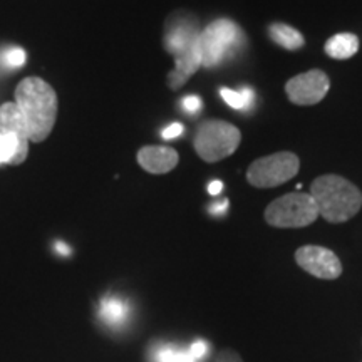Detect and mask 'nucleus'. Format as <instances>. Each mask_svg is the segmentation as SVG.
Listing matches in <instances>:
<instances>
[{"mask_svg":"<svg viewBox=\"0 0 362 362\" xmlns=\"http://www.w3.org/2000/svg\"><path fill=\"white\" fill-rule=\"evenodd\" d=\"M200 22L188 12L171 13L165 24L163 45L175 59V69L168 74V86L180 89L202 67Z\"/></svg>","mask_w":362,"mask_h":362,"instance_id":"1","label":"nucleus"},{"mask_svg":"<svg viewBox=\"0 0 362 362\" xmlns=\"http://www.w3.org/2000/svg\"><path fill=\"white\" fill-rule=\"evenodd\" d=\"M16 104L24 116L33 143H42L57 119V94L44 79H22L16 88Z\"/></svg>","mask_w":362,"mask_h":362,"instance_id":"2","label":"nucleus"},{"mask_svg":"<svg viewBox=\"0 0 362 362\" xmlns=\"http://www.w3.org/2000/svg\"><path fill=\"white\" fill-rule=\"evenodd\" d=\"M319 216L329 223H344L354 218L362 206L361 189L339 175H324L314 180L310 187Z\"/></svg>","mask_w":362,"mask_h":362,"instance_id":"3","label":"nucleus"},{"mask_svg":"<svg viewBox=\"0 0 362 362\" xmlns=\"http://www.w3.org/2000/svg\"><path fill=\"white\" fill-rule=\"evenodd\" d=\"M247 37L243 29L232 19L210 22L200 34L202 66L206 69L223 66L245 47Z\"/></svg>","mask_w":362,"mask_h":362,"instance_id":"4","label":"nucleus"},{"mask_svg":"<svg viewBox=\"0 0 362 362\" xmlns=\"http://www.w3.org/2000/svg\"><path fill=\"white\" fill-rule=\"evenodd\" d=\"M242 141L237 126L220 119H208L198 126L193 138L194 151L206 163H216L232 156Z\"/></svg>","mask_w":362,"mask_h":362,"instance_id":"5","label":"nucleus"},{"mask_svg":"<svg viewBox=\"0 0 362 362\" xmlns=\"http://www.w3.org/2000/svg\"><path fill=\"white\" fill-rule=\"evenodd\" d=\"M29 128L16 103L0 106V165H21L29 155Z\"/></svg>","mask_w":362,"mask_h":362,"instance_id":"6","label":"nucleus"},{"mask_svg":"<svg viewBox=\"0 0 362 362\" xmlns=\"http://www.w3.org/2000/svg\"><path fill=\"white\" fill-rule=\"evenodd\" d=\"M319 218V210L309 193H288L267 206L265 220L275 228H304Z\"/></svg>","mask_w":362,"mask_h":362,"instance_id":"7","label":"nucleus"},{"mask_svg":"<svg viewBox=\"0 0 362 362\" xmlns=\"http://www.w3.org/2000/svg\"><path fill=\"white\" fill-rule=\"evenodd\" d=\"M300 160L291 151H280L259 158L248 166L247 180L255 188H275L296 178Z\"/></svg>","mask_w":362,"mask_h":362,"instance_id":"8","label":"nucleus"},{"mask_svg":"<svg viewBox=\"0 0 362 362\" xmlns=\"http://www.w3.org/2000/svg\"><path fill=\"white\" fill-rule=\"evenodd\" d=\"M329 88V76L320 69H312L288 81L285 84V93L297 106H314L327 96Z\"/></svg>","mask_w":362,"mask_h":362,"instance_id":"9","label":"nucleus"},{"mask_svg":"<svg viewBox=\"0 0 362 362\" xmlns=\"http://www.w3.org/2000/svg\"><path fill=\"white\" fill-rule=\"evenodd\" d=\"M296 262L312 277L336 280L342 275V264L332 250L319 245H304L296 252Z\"/></svg>","mask_w":362,"mask_h":362,"instance_id":"10","label":"nucleus"},{"mask_svg":"<svg viewBox=\"0 0 362 362\" xmlns=\"http://www.w3.org/2000/svg\"><path fill=\"white\" fill-rule=\"evenodd\" d=\"M138 163L151 175H165L176 168L180 155L171 146H144L138 151Z\"/></svg>","mask_w":362,"mask_h":362,"instance_id":"11","label":"nucleus"},{"mask_svg":"<svg viewBox=\"0 0 362 362\" xmlns=\"http://www.w3.org/2000/svg\"><path fill=\"white\" fill-rule=\"evenodd\" d=\"M324 51L329 57L337 59V61H346L356 56L359 51V39L356 34L342 33L332 35L324 45Z\"/></svg>","mask_w":362,"mask_h":362,"instance_id":"12","label":"nucleus"},{"mask_svg":"<svg viewBox=\"0 0 362 362\" xmlns=\"http://www.w3.org/2000/svg\"><path fill=\"white\" fill-rule=\"evenodd\" d=\"M269 37L287 51H298L305 44L304 35L297 29H293L292 25L282 24V22H274L269 25Z\"/></svg>","mask_w":362,"mask_h":362,"instance_id":"13","label":"nucleus"},{"mask_svg":"<svg viewBox=\"0 0 362 362\" xmlns=\"http://www.w3.org/2000/svg\"><path fill=\"white\" fill-rule=\"evenodd\" d=\"M128 315V307L121 298L117 297H106L101 302V317L107 324L116 325L126 320Z\"/></svg>","mask_w":362,"mask_h":362,"instance_id":"14","label":"nucleus"},{"mask_svg":"<svg viewBox=\"0 0 362 362\" xmlns=\"http://www.w3.org/2000/svg\"><path fill=\"white\" fill-rule=\"evenodd\" d=\"M221 98L223 101L228 104L230 107L238 111H247L248 107L255 103V93L250 88H243L242 90H233L228 88H221L220 89Z\"/></svg>","mask_w":362,"mask_h":362,"instance_id":"15","label":"nucleus"},{"mask_svg":"<svg viewBox=\"0 0 362 362\" xmlns=\"http://www.w3.org/2000/svg\"><path fill=\"white\" fill-rule=\"evenodd\" d=\"M27 54L21 47H8L0 52V67L8 71H16L25 64Z\"/></svg>","mask_w":362,"mask_h":362,"instance_id":"16","label":"nucleus"},{"mask_svg":"<svg viewBox=\"0 0 362 362\" xmlns=\"http://www.w3.org/2000/svg\"><path fill=\"white\" fill-rule=\"evenodd\" d=\"M160 362H193L192 356L188 352L176 351V349H163L158 357Z\"/></svg>","mask_w":362,"mask_h":362,"instance_id":"17","label":"nucleus"},{"mask_svg":"<svg viewBox=\"0 0 362 362\" xmlns=\"http://www.w3.org/2000/svg\"><path fill=\"white\" fill-rule=\"evenodd\" d=\"M181 110L189 116H197L202 111V99L198 96H185L180 101Z\"/></svg>","mask_w":362,"mask_h":362,"instance_id":"18","label":"nucleus"},{"mask_svg":"<svg viewBox=\"0 0 362 362\" xmlns=\"http://www.w3.org/2000/svg\"><path fill=\"white\" fill-rule=\"evenodd\" d=\"M183 131H185L183 124H181V123H173V124H170L168 128L163 129L161 136L165 139H175V138H178V136L183 134Z\"/></svg>","mask_w":362,"mask_h":362,"instance_id":"19","label":"nucleus"},{"mask_svg":"<svg viewBox=\"0 0 362 362\" xmlns=\"http://www.w3.org/2000/svg\"><path fill=\"white\" fill-rule=\"evenodd\" d=\"M215 362H243V361H242V357H240V354H237L235 351L225 349V351L218 352Z\"/></svg>","mask_w":362,"mask_h":362,"instance_id":"20","label":"nucleus"},{"mask_svg":"<svg viewBox=\"0 0 362 362\" xmlns=\"http://www.w3.org/2000/svg\"><path fill=\"white\" fill-rule=\"evenodd\" d=\"M206 344L205 342H194L192 344V347H189L188 354L192 356V359H200V357H203L206 354Z\"/></svg>","mask_w":362,"mask_h":362,"instance_id":"21","label":"nucleus"},{"mask_svg":"<svg viewBox=\"0 0 362 362\" xmlns=\"http://www.w3.org/2000/svg\"><path fill=\"white\" fill-rule=\"evenodd\" d=\"M221 189H223V183H221L220 180L211 181V183L208 185V193L214 194V197H218V194L221 193Z\"/></svg>","mask_w":362,"mask_h":362,"instance_id":"22","label":"nucleus"},{"mask_svg":"<svg viewBox=\"0 0 362 362\" xmlns=\"http://www.w3.org/2000/svg\"><path fill=\"white\" fill-rule=\"evenodd\" d=\"M226 208H228V200H221L220 203L216 202L214 205H210V211L211 214H223Z\"/></svg>","mask_w":362,"mask_h":362,"instance_id":"23","label":"nucleus"},{"mask_svg":"<svg viewBox=\"0 0 362 362\" xmlns=\"http://www.w3.org/2000/svg\"><path fill=\"white\" fill-rule=\"evenodd\" d=\"M56 248L59 250V253H62V255H69V253H71V248L64 245V243H61V242L56 243Z\"/></svg>","mask_w":362,"mask_h":362,"instance_id":"24","label":"nucleus"}]
</instances>
